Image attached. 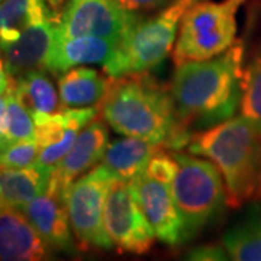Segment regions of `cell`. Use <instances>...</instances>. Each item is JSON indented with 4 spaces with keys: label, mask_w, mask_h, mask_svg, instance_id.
I'll return each instance as SVG.
<instances>
[{
    "label": "cell",
    "mask_w": 261,
    "mask_h": 261,
    "mask_svg": "<svg viewBox=\"0 0 261 261\" xmlns=\"http://www.w3.org/2000/svg\"><path fill=\"white\" fill-rule=\"evenodd\" d=\"M54 251L19 207L5 206L0 212V261H42Z\"/></svg>",
    "instance_id": "14"
},
{
    "label": "cell",
    "mask_w": 261,
    "mask_h": 261,
    "mask_svg": "<svg viewBox=\"0 0 261 261\" xmlns=\"http://www.w3.org/2000/svg\"><path fill=\"white\" fill-rule=\"evenodd\" d=\"M65 2H67V0H48L49 6L53 8V10H56L57 13H60V10L63 9Z\"/></svg>",
    "instance_id": "30"
},
{
    "label": "cell",
    "mask_w": 261,
    "mask_h": 261,
    "mask_svg": "<svg viewBox=\"0 0 261 261\" xmlns=\"http://www.w3.org/2000/svg\"><path fill=\"white\" fill-rule=\"evenodd\" d=\"M8 90L5 93H0V147H2V141L6 129V118H8Z\"/></svg>",
    "instance_id": "28"
},
{
    "label": "cell",
    "mask_w": 261,
    "mask_h": 261,
    "mask_svg": "<svg viewBox=\"0 0 261 261\" xmlns=\"http://www.w3.org/2000/svg\"><path fill=\"white\" fill-rule=\"evenodd\" d=\"M109 145V129L103 119L87 123L63 160L53 167L47 192L64 197L67 190L84 173L102 163Z\"/></svg>",
    "instance_id": "10"
},
{
    "label": "cell",
    "mask_w": 261,
    "mask_h": 261,
    "mask_svg": "<svg viewBox=\"0 0 261 261\" xmlns=\"http://www.w3.org/2000/svg\"><path fill=\"white\" fill-rule=\"evenodd\" d=\"M39 145L35 140L19 141L0 149V167L23 168L37 163Z\"/></svg>",
    "instance_id": "25"
},
{
    "label": "cell",
    "mask_w": 261,
    "mask_h": 261,
    "mask_svg": "<svg viewBox=\"0 0 261 261\" xmlns=\"http://www.w3.org/2000/svg\"><path fill=\"white\" fill-rule=\"evenodd\" d=\"M3 207H5V203H3V200L0 199V212L3 211Z\"/></svg>",
    "instance_id": "31"
},
{
    "label": "cell",
    "mask_w": 261,
    "mask_h": 261,
    "mask_svg": "<svg viewBox=\"0 0 261 261\" xmlns=\"http://www.w3.org/2000/svg\"><path fill=\"white\" fill-rule=\"evenodd\" d=\"M247 0H199L181 19L173 48L174 64L202 61L225 53L237 41V15Z\"/></svg>",
    "instance_id": "6"
},
{
    "label": "cell",
    "mask_w": 261,
    "mask_h": 261,
    "mask_svg": "<svg viewBox=\"0 0 261 261\" xmlns=\"http://www.w3.org/2000/svg\"><path fill=\"white\" fill-rule=\"evenodd\" d=\"M177 171L171 192L181 219L183 244L192 241L224 214L228 196L219 168L195 154L173 151Z\"/></svg>",
    "instance_id": "5"
},
{
    "label": "cell",
    "mask_w": 261,
    "mask_h": 261,
    "mask_svg": "<svg viewBox=\"0 0 261 261\" xmlns=\"http://www.w3.org/2000/svg\"><path fill=\"white\" fill-rule=\"evenodd\" d=\"M58 20L60 13H56L22 32L16 41L0 44L5 67L12 79L32 70H45L48 57L56 42Z\"/></svg>",
    "instance_id": "13"
},
{
    "label": "cell",
    "mask_w": 261,
    "mask_h": 261,
    "mask_svg": "<svg viewBox=\"0 0 261 261\" xmlns=\"http://www.w3.org/2000/svg\"><path fill=\"white\" fill-rule=\"evenodd\" d=\"M10 82H12V77L8 73L6 67H5V61H3V57L0 54V93H5L8 89H9Z\"/></svg>",
    "instance_id": "29"
},
{
    "label": "cell",
    "mask_w": 261,
    "mask_h": 261,
    "mask_svg": "<svg viewBox=\"0 0 261 261\" xmlns=\"http://www.w3.org/2000/svg\"><path fill=\"white\" fill-rule=\"evenodd\" d=\"M56 13L48 0H3L0 3V44L16 41L22 32Z\"/></svg>",
    "instance_id": "22"
},
{
    "label": "cell",
    "mask_w": 261,
    "mask_h": 261,
    "mask_svg": "<svg viewBox=\"0 0 261 261\" xmlns=\"http://www.w3.org/2000/svg\"><path fill=\"white\" fill-rule=\"evenodd\" d=\"M100 113L99 106L92 108H63L45 121L35 123V141L39 155L35 164L45 168L57 166L87 123Z\"/></svg>",
    "instance_id": "11"
},
{
    "label": "cell",
    "mask_w": 261,
    "mask_h": 261,
    "mask_svg": "<svg viewBox=\"0 0 261 261\" xmlns=\"http://www.w3.org/2000/svg\"><path fill=\"white\" fill-rule=\"evenodd\" d=\"M103 222L109 240L119 252L145 254L157 240L129 181L113 180L105 202Z\"/></svg>",
    "instance_id": "8"
},
{
    "label": "cell",
    "mask_w": 261,
    "mask_h": 261,
    "mask_svg": "<svg viewBox=\"0 0 261 261\" xmlns=\"http://www.w3.org/2000/svg\"><path fill=\"white\" fill-rule=\"evenodd\" d=\"M187 149L219 168L229 207L261 200V132L244 116L196 130Z\"/></svg>",
    "instance_id": "3"
},
{
    "label": "cell",
    "mask_w": 261,
    "mask_h": 261,
    "mask_svg": "<svg viewBox=\"0 0 261 261\" xmlns=\"http://www.w3.org/2000/svg\"><path fill=\"white\" fill-rule=\"evenodd\" d=\"M164 147L137 137H125L109 142L102 164L113 176L123 181H132L144 173L151 159Z\"/></svg>",
    "instance_id": "18"
},
{
    "label": "cell",
    "mask_w": 261,
    "mask_h": 261,
    "mask_svg": "<svg viewBox=\"0 0 261 261\" xmlns=\"http://www.w3.org/2000/svg\"><path fill=\"white\" fill-rule=\"evenodd\" d=\"M199 0H174L152 16H141L118 41L112 57L103 64L109 77L140 74L161 64L173 51L181 19Z\"/></svg>",
    "instance_id": "4"
},
{
    "label": "cell",
    "mask_w": 261,
    "mask_h": 261,
    "mask_svg": "<svg viewBox=\"0 0 261 261\" xmlns=\"http://www.w3.org/2000/svg\"><path fill=\"white\" fill-rule=\"evenodd\" d=\"M241 116L261 132V41L244 70Z\"/></svg>",
    "instance_id": "23"
},
{
    "label": "cell",
    "mask_w": 261,
    "mask_h": 261,
    "mask_svg": "<svg viewBox=\"0 0 261 261\" xmlns=\"http://www.w3.org/2000/svg\"><path fill=\"white\" fill-rule=\"evenodd\" d=\"M13 90L22 106L31 113L35 123L45 121L58 113L64 106L60 105L56 87L45 70H32L12 79Z\"/></svg>",
    "instance_id": "19"
},
{
    "label": "cell",
    "mask_w": 261,
    "mask_h": 261,
    "mask_svg": "<svg viewBox=\"0 0 261 261\" xmlns=\"http://www.w3.org/2000/svg\"><path fill=\"white\" fill-rule=\"evenodd\" d=\"M111 77L92 67H74L58 75V93L64 108H92L102 103Z\"/></svg>",
    "instance_id": "17"
},
{
    "label": "cell",
    "mask_w": 261,
    "mask_h": 261,
    "mask_svg": "<svg viewBox=\"0 0 261 261\" xmlns=\"http://www.w3.org/2000/svg\"><path fill=\"white\" fill-rule=\"evenodd\" d=\"M130 183L157 240L167 247L181 245V219L173 197L171 185L151 177L145 171Z\"/></svg>",
    "instance_id": "12"
},
{
    "label": "cell",
    "mask_w": 261,
    "mask_h": 261,
    "mask_svg": "<svg viewBox=\"0 0 261 261\" xmlns=\"http://www.w3.org/2000/svg\"><path fill=\"white\" fill-rule=\"evenodd\" d=\"M118 41L100 37L57 38L48 57L45 71L61 75L70 68L89 64H106L116 49Z\"/></svg>",
    "instance_id": "16"
},
{
    "label": "cell",
    "mask_w": 261,
    "mask_h": 261,
    "mask_svg": "<svg viewBox=\"0 0 261 261\" xmlns=\"http://www.w3.org/2000/svg\"><path fill=\"white\" fill-rule=\"evenodd\" d=\"M244 45L235 41L219 56L177 65L170 93L178 121L197 130L232 118L241 106Z\"/></svg>",
    "instance_id": "1"
},
{
    "label": "cell",
    "mask_w": 261,
    "mask_h": 261,
    "mask_svg": "<svg viewBox=\"0 0 261 261\" xmlns=\"http://www.w3.org/2000/svg\"><path fill=\"white\" fill-rule=\"evenodd\" d=\"M102 119L123 137H137L180 151L192 132L178 121L170 87L147 73L113 79L99 105Z\"/></svg>",
    "instance_id": "2"
},
{
    "label": "cell",
    "mask_w": 261,
    "mask_h": 261,
    "mask_svg": "<svg viewBox=\"0 0 261 261\" xmlns=\"http://www.w3.org/2000/svg\"><path fill=\"white\" fill-rule=\"evenodd\" d=\"M121 6L128 12L145 15V13H155L159 10L167 8L174 0H118Z\"/></svg>",
    "instance_id": "26"
},
{
    "label": "cell",
    "mask_w": 261,
    "mask_h": 261,
    "mask_svg": "<svg viewBox=\"0 0 261 261\" xmlns=\"http://www.w3.org/2000/svg\"><path fill=\"white\" fill-rule=\"evenodd\" d=\"M115 178L103 164H97L77 178L65 193V206L73 233L77 245L84 251L113 248L105 229L103 211Z\"/></svg>",
    "instance_id": "7"
},
{
    "label": "cell",
    "mask_w": 261,
    "mask_h": 261,
    "mask_svg": "<svg viewBox=\"0 0 261 261\" xmlns=\"http://www.w3.org/2000/svg\"><path fill=\"white\" fill-rule=\"evenodd\" d=\"M187 258L199 261H216L228 260L229 255L224 245H202V247H196L195 250L189 252Z\"/></svg>",
    "instance_id": "27"
},
{
    "label": "cell",
    "mask_w": 261,
    "mask_h": 261,
    "mask_svg": "<svg viewBox=\"0 0 261 261\" xmlns=\"http://www.w3.org/2000/svg\"><path fill=\"white\" fill-rule=\"evenodd\" d=\"M19 209L27 215L29 222L34 225L53 251H74V233L64 197L45 192Z\"/></svg>",
    "instance_id": "15"
},
{
    "label": "cell",
    "mask_w": 261,
    "mask_h": 261,
    "mask_svg": "<svg viewBox=\"0 0 261 261\" xmlns=\"http://www.w3.org/2000/svg\"><path fill=\"white\" fill-rule=\"evenodd\" d=\"M142 15L118 0H67L60 13V37H100L119 41Z\"/></svg>",
    "instance_id": "9"
},
{
    "label": "cell",
    "mask_w": 261,
    "mask_h": 261,
    "mask_svg": "<svg viewBox=\"0 0 261 261\" xmlns=\"http://www.w3.org/2000/svg\"><path fill=\"white\" fill-rule=\"evenodd\" d=\"M2 2H3V0H0V3H2Z\"/></svg>",
    "instance_id": "32"
},
{
    "label": "cell",
    "mask_w": 261,
    "mask_h": 261,
    "mask_svg": "<svg viewBox=\"0 0 261 261\" xmlns=\"http://www.w3.org/2000/svg\"><path fill=\"white\" fill-rule=\"evenodd\" d=\"M53 168L34 164L31 167H0V199L5 206L22 207L45 193Z\"/></svg>",
    "instance_id": "20"
},
{
    "label": "cell",
    "mask_w": 261,
    "mask_h": 261,
    "mask_svg": "<svg viewBox=\"0 0 261 261\" xmlns=\"http://www.w3.org/2000/svg\"><path fill=\"white\" fill-rule=\"evenodd\" d=\"M8 94H9V97H8L6 129H5L0 149H3L10 144L19 142V141L35 140V129H37L34 118L22 106V103L18 100L12 82H10L9 89H8Z\"/></svg>",
    "instance_id": "24"
},
{
    "label": "cell",
    "mask_w": 261,
    "mask_h": 261,
    "mask_svg": "<svg viewBox=\"0 0 261 261\" xmlns=\"http://www.w3.org/2000/svg\"><path fill=\"white\" fill-rule=\"evenodd\" d=\"M222 245L231 260L261 261V205L254 203L225 232Z\"/></svg>",
    "instance_id": "21"
}]
</instances>
